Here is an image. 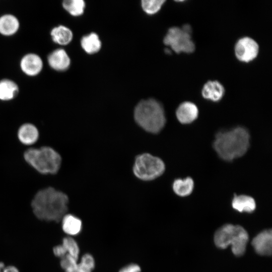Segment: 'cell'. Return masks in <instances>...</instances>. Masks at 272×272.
<instances>
[{
	"label": "cell",
	"mask_w": 272,
	"mask_h": 272,
	"mask_svg": "<svg viewBox=\"0 0 272 272\" xmlns=\"http://www.w3.org/2000/svg\"><path fill=\"white\" fill-rule=\"evenodd\" d=\"M70 197L64 192L48 186L38 190L30 202L34 216L46 222L60 223L69 212Z\"/></svg>",
	"instance_id": "cell-1"
},
{
	"label": "cell",
	"mask_w": 272,
	"mask_h": 272,
	"mask_svg": "<svg viewBox=\"0 0 272 272\" xmlns=\"http://www.w3.org/2000/svg\"><path fill=\"white\" fill-rule=\"evenodd\" d=\"M249 145V133L242 126L219 131L213 142L214 149L218 156L226 161H232L243 156Z\"/></svg>",
	"instance_id": "cell-2"
},
{
	"label": "cell",
	"mask_w": 272,
	"mask_h": 272,
	"mask_svg": "<svg viewBox=\"0 0 272 272\" xmlns=\"http://www.w3.org/2000/svg\"><path fill=\"white\" fill-rule=\"evenodd\" d=\"M133 117L140 127L153 134L159 133L166 122L163 106L154 99L140 101L134 108Z\"/></svg>",
	"instance_id": "cell-3"
},
{
	"label": "cell",
	"mask_w": 272,
	"mask_h": 272,
	"mask_svg": "<svg viewBox=\"0 0 272 272\" xmlns=\"http://www.w3.org/2000/svg\"><path fill=\"white\" fill-rule=\"evenodd\" d=\"M25 162L35 171L42 175L56 174L62 162L60 154L49 146L29 147L23 154Z\"/></svg>",
	"instance_id": "cell-4"
},
{
	"label": "cell",
	"mask_w": 272,
	"mask_h": 272,
	"mask_svg": "<svg viewBox=\"0 0 272 272\" xmlns=\"http://www.w3.org/2000/svg\"><path fill=\"white\" fill-rule=\"evenodd\" d=\"M165 165L160 158L145 153L136 156L132 167L134 176L142 181H152L161 176Z\"/></svg>",
	"instance_id": "cell-5"
},
{
	"label": "cell",
	"mask_w": 272,
	"mask_h": 272,
	"mask_svg": "<svg viewBox=\"0 0 272 272\" xmlns=\"http://www.w3.org/2000/svg\"><path fill=\"white\" fill-rule=\"evenodd\" d=\"M191 34V29L189 25H185L182 28L173 27L168 30L163 42L177 53H190L195 50Z\"/></svg>",
	"instance_id": "cell-6"
},
{
	"label": "cell",
	"mask_w": 272,
	"mask_h": 272,
	"mask_svg": "<svg viewBox=\"0 0 272 272\" xmlns=\"http://www.w3.org/2000/svg\"><path fill=\"white\" fill-rule=\"evenodd\" d=\"M259 52V46L252 38L244 37L239 39L235 46V53L240 61L249 62L254 60Z\"/></svg>",
	"instance_id": "cell-7"
},
{
	"label": "cell",
	"mask_w": 272,
	"mask_h": 272,
	"mask_svg": "<svg viewBox=\"0 0 272 272\" xmlns=\"http://www.w3.org/2000/svg\"><path fill=\"white\" fill-rule=\"evenodd\" d=\"M21 71L28 77L38 76L43 69V61L38 54L29 52L23 55L20 61Z\"/></svg>",
	"instance_id": "cell-8"
},
{
	"label": "cell",
	"mask_w": 272,
	"mask_h": 272,
	"mask_svg": "<svg viewBox=\"0 0 272 272\" xmlns=\"http://www.w3.org/2000/svg\"><path fill=\"white\" fill-rule=\"evenodd\" d=\"M60 226L65 236L76 237L82 231L83 223L82 219L77 215L67 213L61 219Z\"/></svg>",
	"instance_id": "cell-9"
},
{
	"label": "cell",
	"mask_w": 272,
	"mask_h": 272,
	"mask_svg": "<svg viewBox=\"0 0 272 272\" xmlns=\"http://www.w3.org/2000/svg\"><path fill=\"white\" fill-rule=\"evenodd\" d=\"M47 60L50 67L58 72L66 70L71 64L70 58L62 48H57L51 52L47 56Z\"/></svg>",
	"instance_id": "cell-10"
},
{
	"label": "cell",
	"mask_w": 272,
	"mask_h": 272,
	"mask_svg": "<svg viewBox=\"0 0 272 272\" xmlns=\"http://www.w3.org/2000/svg\"><path fill=\"white\" fill-rule=\"evenodd\" d=\"M256 252L261 255H270L272 250L271 229L264 230L257 234L251 242Z\"/></svg>",
	"instance_id": "cell-11"
},
{
	"label": "cell",
	"mask_w": 272,
	"mask_h": 272,
	"mask_svg": "<svg viewBox=\"0 0 272 272\" xmlns=\"http://www.w3.org/2000/svg\"><path fill=\"white\" fill-rule=\"evenodd\" d=\"M17 137L19 141L23 145L32 147L37 142L39 133L35 125L30 123H25L18 128Z\"/></svg>",
	"instance_id": "cell-12"
},
{
	"label": "cell",
	"mask_w": 272,
	"mask_h": 272,
	"mask_svg": "<svg viewBox=\"0 0 272 272\" xmlns=\"http://www.w3.org/2000/svg\"><path fill=\"white\" fill-rule=\"evenodd\" d=\"M198 109L196 105L192 102L185 101L181 103L176 111V116L178 120L182 124H189L197 118Z\"/></svg>",
	"instance_id": "cell-13"
},
{
	"label": "cell",
	"mask_w": 272,
	"mask_h": 272,
	"mask_svg": "<svg viewBox=\"0 0 272 272\" xmlns=\"http://www.w3.org/2000/svg\"><path fill=\"white\" fill-rule=\"evenodd\" d=\"M236 231V225L226 224L218 229L214 235V242L216 245L221 249H225L231 243Z\"/></svg>",
	"instance_id": "cell-14"
},
{
	"label": "cell",
	"mask_w": 272,
	"mask_h": 272,
	"mask_svg": "<svg viewBox=\"0 0 272 272\" xmlns=\"http://www.w3.org/2000/svg\"><path fill=\"white\" fill-rule=\"evenodd\" d=\"M20 23L18 18L11 14L0 16V34L10 37L16 34L20 29Z\"/></svg>",
	"instance_id": "cell-15"
},
{
	"label": "cell",
	"mask_w": 272,
	"mask_h": 272,
	"mask_svg": "<svg viewBox=\"0 0 272 272\" xmlns=\"http://www.w3.org/2000/svg\"><path fill=\"white\" fill-rule=\"evenodd\" d=\"M225 89L223 86L217 81H209L203 86L201 90L202 97L206 99L217 102L223 97Z\"/></svg>",
	"instance_id": "cell-16"
},
{
	"label": "cell",
	"mask_w": 272,
	"mask_h": 272,
	"mask_svg": "<svg viewBox=\"0 0 272 272\" xmlns=\"http://www.w3.org/2000/svg\"><path fill=\"white\" fill-rule=\"evenodd\" d=\"M248 240L247 231L242 226L236 225L235 236L231 244L233 254L236 256L243 255L245 251Z\"/></svg>",
	"instance_id": "cell-17"
},
{
	"label": "cell",
	"mask_w": 272,
	"mask_h": 272,
	"mask_svg": "<svg viewBox=\"0 0 272 272\" xmlns=\"http://www.w3.org/2000/svg\"><path fill=\"white\" fill-rule=\"evenodd\" d=\"M19 93V86L15 81L9 79L0 80V101H12L17 97Z\"/></svg>",
	"instance_id": "cell-18"
},
{
	"label": "cell",
	"mask_w": 272,
	"mask_h": 272,
	"mask_svg": "<svg viewBox=\"0 0 272 272\" xmlns=\"http://www.w3.org/2000/svg\"><path fill=\"white\" fill-rule=\"evenodd\" d=\"M53 42L60 45H66L72 40L73 34L68 27L60 25L53 27L50 32Z\"/></svg>",
	"instance_id": "cell-19"
},
{
	"label": "cell",
	"mask_w": 272,
	"mask_h": 272,
	"mask_svg": "<svg viewBox=\"0 0 272 272\" xmlns=\"http://www.w3.org/2000/svg\"><path fill=\"white\" fill-rule=\"evenodd\" d=\"M233 209L239 212L251 213L256 208L255 201L251 196L246 195H235L232 199Z\"/></svg>",
	"instance_id": "cell-20"
},
{
	"label": "cell",
	"mask_w": 272,
	"mask_h": 272,
	"mask_svg": "<svg viewBox=\"0 0 272 272\" xmlns=\"http://www.w3.org/2000/svg\"><path fill=\"white\" fill-rule=\"evenodd\" d=\"M96 266L94 256L89 252L81 254L77 265L71 269L63 272H93Z\"/></svg>",
	"instance_id": "cell-21"
},
{
	"label": "cell",
	"mask_w": 272,
	"mask_h": 272,
	"mask_svg": "<svg viewBox=\"0 0 272 272\" xmlns=\"http://www.w3.org/2000/svg\"><path fill=\"white\" fill-rule=\"evenodd\" d=\"M60 244L65 255L68 254L79 260L81 249L75 237L64 236L61 239Z\"/></svg>",
	"instance_id": "cell-22"
},
{
	"label": "cell",
	"mask_w": 272,
	"mask_h": 272,
	"mask_svg": "<svg viewBox=\"0 0 272 272\" xmlns=\"http://www.w3.org/2000/svg\"><path fill=\"white\" fill-rule=\"evenodd\" d=\"M193 187V180L189 177L185 179H177L174 181L172 185L174 192L180 196H186L190 194Z\"/></svg>",
	"instance_id": "cell-23"
},
{
	"label": "cell",
	"mask_w": 272,
	"mask_h": 272,
	"mask_svg": "<svg viewBox=\"0 0 272 272\" xmlns=\"http://www.w3.org/2000/svg\"><path fill=\"white\" fill-rule=\"evenodd\" d=\"M81 44L83 49L89 54L97 52L101 46L99 37L95 33H91L82 37Z\"/></svg>",
	"instance_id": "cell-24"
},
{
	"label": "cell",
	"mask_w": 272,
	"mask_h": 272,
	"mask_svg": "<svg viewBox=\"0 0 272 272\" xmlns=\"http://www.w3.org/2000/svg\"><path fill=\"white\" fill-rule=\"evenodd\" d=\"M63 9L73 16L81 15L85 7L83 0H64L62 3Z\"/></svg>",
	"instance_id": "cell-25"
},
{
	"label": "cell",
	"mask_w": 272,
	"mask_h": 272,
	"mask_svg": "<svg viewBox=\"0 0 272 272\" xmlns=\"http://www.w3.org/2000/svg\"><path fill=\"white\" fill-rule=\"evenodd\" d=\"M165 2L164 0H144L142 1L143 9L148 14L157 13Z\"/></svg>",
	"instance_id": "cell-26"
},
{
	"label": "cell",
	"mask_w": 272,
	"mask_h": 272,
	"mask_svg": "<svg viewBox=\"0 0 272 272\" xmlns=\"http://www.w3.org/2000/svg\"><path fill=\"white\" fill-rule=\"evenodd\" d=\"M117 272H142V268L138 263L130 262L121 267Z\"/></svg>",
	"instance_id": "cell-27"
},
{
	"label": "cell",
	"mask_w": 272,
	"mask_h": 272,
	"mask_svg": "<svg viewBox=\"0 0 272 272\" xmlns=\"http://www.w3.org/2000/svg\"><path fill=\"white\" fill-rule=\"evenodd\" d=\"M1 272H19V271L16 266L13 265H8L5 266Z\"/></svg>",
	"instance_id": "cell-28"
},
{
	"label": "cell",
	"mask_w": 272,
	"mask_h": 272,
	"mask_svg": "<svg viewBox=\"0 0 272 272\" xmlns=\"http://www.w3.org/2000/svg\"><path fill=\"white\" fill-rule=\"evenodd\" d=\"M5 264L3 262H0V272L2 271L3 268L5 267Z\"/></svg>",
	"instance_id": "cell-29"
}]
</instances>
